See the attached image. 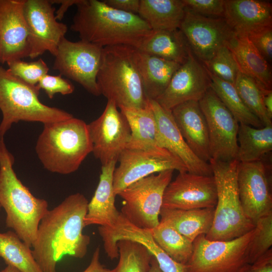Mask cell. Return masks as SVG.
Segmentation results:
<instances>
[{
    "mask_svg": "<svg viewBox=\"0 0 272 272\" xmlns=\"http://www.w3.org/2000/svg\"><path fill=\"white\" fill-rule=\"evenodd\" d=\"M119 108L126 119L130 130L126 148L160 147L156 120L148 100L144 107L121 106Z\"/></svg>",
    "mask_w": 272,
    "mask_h": 272,
    "instance_id": "obj_27",
    "label": "cell"
},
{
    "mask_svg": "<svg viewBox=\"0 0 272 272\" xmlns=\"http://www.w3.org/2000/svg\"><path fill=\"white\" fill-rule=\"evenodd\" d=\"M24 0H0V62L4 64L29 55Z\"/></svg>",
    "mask_w": 272,
    "mask_h": 272,
    "instance_id": "obj_19",
    "label": "cell"
},
{
    "mask_svg": "<svg viewBox=\"0 0 272 272\" xmlns=\"http://www.w3.org/2000/svg\"><path fill=\"white\" fill-rule=\"evenodd\" d=\"M199 103L208 125L211 159H236L239 123L211 88Z\"/></svg>",
    "mask_w": 272,
    "mask_h": 272,
    "instance_id": "obj_12",
    "label": "cell"
},
{
    "mask_svg": "<svg viewBox=\"0 0 272 272\" xmlns=\"http://www.w3.org/2000/svg\"><path fill=\"white\" fill-rule=\"evenodd\" d=\"M52 5L47 0H24L23 12L31 58L46 51L54 56L60 41L67 32V26L56 19Z\"/></svg>",
    "mask_w": 272,
    "mask_h": 272,
    "instance_id": "obj_14",
    "label": "cell"
},
{
    "mask_svg": "<svg viewBox=\"0 0 272 272\" xmlns=\"http://www.w3.org/2000/svg\"><path fill=\"white\" fill-rule=\"evenodd\" d=\"M1 209H2V208H1V206H0V211H1Z\"/></svg>",
    "mask_w": 272,
    "mask_h": 272,
    "instance_id": "obj_49",
    "label": "cell"
},
{
    "mask_svg": "<svg viewBox=\"0 0 272 272\" xmlns=\"http://www.w3.org/2000/svg\"><path fill=\"white\" fill-rule=\"evenodd\" d=\"M236 35L272 26V5L266 1L225 0L224 17Z\"/></svg>",
    "mask_w": 272,
    "mask_h": 272,
    "instance_id": "obj_22",
    "label": "cell"
},
{
    "mask_svg": "<svg viewBox=\"0 0 272 272\" xmlns=\"http://www.w3.org/2000/svg\"><path fill=\"white\" fill-rule=\"evenodd\" d=\"M137 61L143 89L148 100H155L164 92L181 65L138 49Z\"/></svg>",
    "mask_w": 272,
    "mask_h": 272,
    "instance_id": "obj_25",
    "label": "cell"
},
{
    "mask_svg": "<svg viewBox=\"0 0 272 272\" xmlns=\"http://www.w3.org/2000/svg\"><path fill=\"white\" fill-rule=\"evenodd\" d=\"M237 182L241 204L246 216L254 224L272 213V197L263 161L239 162Z\"/></svg>",
    "mask_w": 272,
    "mask_h": 272,
    "instance_id": "obj_17",
    "label": "cell"
},
{
    "mask_svg": "<svg viewBox=\"0 0 272 272\" xmlns=\"http://www.w3.org/2000/svg\"><path fill=\"white\" fill-rule=\"evenodd\" d=\"M119 261L114 272H149L153 255L142 244L126 239L117 242Z\"/></svg>",
    "mask_w": 272,
    "mask_h": 272,
    "instance_id": "obj_34",
    "label": "cell"
},
{
    "mask_svg": "<svg viewBox=\"0 0 272 272\" xmlns=\"http://www.w3.org/2000/svg\"><path fill=\"white\" fill-rule=\"evenodd\" d=\"M217 187L213 175L180 172L166 187L162 208L190 210L215 208Z\"/></svg>",
    "mask_w": 272,
    "mask_h": 272,
    "instance_id": "obj_16",
    "label": "cell"
},
{
    "mask_svg": "<svg viewBox=\"0 0 272 272\" xmlns=\"http://www.w3.org/2000/svg\"><path fill=\"white\" fill-rule=\"evenodd\" d=\"M100 249L97 247L92 255L88 266L82 272H114V269L105 267L100 260Z\"/></svg>",
    "mask_w": 272,
    "mask_h": 272,
    "instance_id": "obj_44",
    "label": "cell"
},
{
    "mask_svg": "<svg viewBox=\"0 0 272 272\" xmlns=\"http://www.w3.org/2000/svg\"><path fill=\"white\" fill-rule=\"evenodd\" d=\"M39 91L37 85L25 83L0 66V140L4 139L14 123L20 121L45 124L73 117L65 110L42 103L38 97Z\"/></svg>",
    "mask_w": 272,
    "mask_h": 272,
    "instance_id": "obj_6",
    "label": "cell"
},
{
    "mask_svg": "<svg viewBox=\"0 0 272 272\" xmlns=\"http://www.w3.org/2000/svg\"><path fill=\"white\" fill-rule=\"evenodd\" d=\"M236 272H272L271 248L253 263L245 264Z\"/></svg>",
    "mask_w": 272,
    "mask_h": 272,
    "instance_id": "obj_42",
    "label": "cell"
},
{
    "mask_svg": "<svg viewBox=\"0 0 272 272\" xmlns=\"http://www.w3.org/2000/svg\"><path fill=\"white\" fill-rule=\"evenodd\" d=\"M15 159L0 140V206L6 214V226L32 248L39 223L48 211L44 199L35 196L18 178Z\"/></svg>",
    "mask_w": 272,
    "mask_h": 272,
    "instance_id": "obj_3",
    "label": "cell"
},
{
    "mask_svg": "<svg viewBox=\"0 0 272 272\" xmlns=\"http://www.w3.org/2000/svg\"><path fill=\"white\" fill-rule=\"evenodd\" d=\"M185 8L182 0H140L138 15L153 31L179 29Z\"/></svg>",
    "mask_w": 272,
    "mask_h": 272,
    "instance_id": "obj_29",
    "label": "cell"
},
{
    "mask_svg": "<svg viewBox=\"0 0 272 272\" xmlns=\"http://www.w3.org/2000/svg\"><path fill=\"white\" fill-rule=\"evenodd\" d=\"M138 49L180 64L186 61L191 51L179 29L153 31Z\"/></svg>",
    "mask_w": 272,
    "mask_h": 272,
    "instance_id": "obj_28",
    "label": "cell"
},
{
    "mask_svg": "<svg viewBox=\"0 0 272 272\" xmlns=\"http://www.w3.org/2000/svg\"><path fill=\"white\" fill-rule=\"evenodd\" d=\"M119 164L113 175L116 195L131 183L151 174L173 170L187 171L181 160L167 150L155 147L146 149H125L121 153Z\"/></svg>",
    "mask_w": 272,
    "mask_h": 272,
    "instance_id": "obj_11",
    "label": "cell"
},
{
    "mask_svg": "<svg viewBox=\"0 0 272 272\" xmlns=\"http://www.w3.org/2000/svg\"><path fill=\"white\" fill-rule=\"evenodd\" d=\"M0 257L7 265L20 272H43L34 258L31 248L13 231L0 232Z\"/></svg>",
    "mask_w": 272,
    "mask_h": 272,
    "instance_id": "obj_31",
    "label": "cell"
},
{
    "mask_svg": "<svg viewBox=\"0 0 272 272\" xmlns=\"http://www.w3.org/2000/svg\"><path fill=\"white\" fill-rule=\"evenodd\" d=\"M211 84L206 67L191 51L186 61L176 71L164 92L155 101L171 110L187 101H199L211 88Z\"/></svg>",
    "mask_w": 272,
    "mask_h": 272,
    "instance_id": "obj_18",
    "label": "cell"
},
{
    "mask_svg": "<svg viewBox=\"0 0 272 272\" xmlns=\"http://www.w3.org/2000/svg\"><path fill=\"white\" fill-rule=\"evenodd\" d=\"M185 9L209 17L224 18L225 0H182Z\"/></svg>",
    "mask_w": 272,
    "mask_h": 272,
    "instance_id": "obj_39",
    "label": "cell"
},
{
    "mask_svg": "<svg viewBox=\"0 0 272 272\" xmlns=\"http://www.w3.org/2000/svg\"><path fill=\"white\" fill-rule=\"evenodd\" d=\"M38 88L44 91L47 96L52 99L57 93L63 95L72 94L75 90L74 86L69 80L57 76L46 75L43 77L37 85Z\"/></svg>",
    "mask_w": 272,
    "mask_h": 272,
    "instance_id": "obj_40",
    "label": "cell"
},
{
    "mask_svg": "<svg viewBox=\"0 0 272 272\" xmlns=\"http://www.w3.org/2000/svg\"><path fill=\"white\" fill-rule=\"evenodd\" d=\"M239 162L210 159L215 178L217 201L214 220L206 238L212 241H228L240 237L255 227L245 215L239 198L237 172Z\"/></svg>",
    "mask_w": 272,
    "mask_h": 272,
    "instance_id": "obj_7",
    "label": "cell"
},
{
    "mask_svg": "<svg viewBox=\"0 0 272 272\" xmlns=\"http://www.w3.org/2000/svg\"><path fill=\"white\" fill-rule=\"evenodd\" d=\"M148 101L156 120L159 147L179 159L188 172L212 175L210 163L196 156L186 143L175 123L171 111L164 108L155 100Z\"/></svg>",
    "mask_w": 272,
    "mask_h": 272,
    "instance_id": "obj_20",
    "label": "cell"
},
{
    "mask_svg": "<svg viewBox=\"0 0 272 272\" xmlns=\"http://www.w3.org/2000/svg\"><path fill=\"white\" fill-rule=\"evenodd\" d=\"M256 232L249 245L248 261L253 263L271 248L272 245V213L258 219Z\"/></svg>",
    "mask_w": 272,
    "mask_h": 272,
    "instance_id": "obj_37",
    "label": "cell"
},
{
    "mask_svg": "<svg viewBox=\"0 0 272 272\" xmlns=\"http://www.w3.org/2000/svg\"><path fill=\"white\" fill-rule=\"evenodd\" d=\"M92 150L88 124L74 117L44 124L35 146L43 167L63 175L76 171Z\"/></svg>",
    "mask_w": 272,
    "mask_h": 272,
    "instance_id": "obj_4",
    "label": "cell"
},
{
    "mask_svg": "<svg viewBox=\"0 0 272 272\" xmlns=\"http://www.w3.org/2000/svg\"><path fill=\"white\" fill-rule=\"evenodd\" d=\"M137 48L128 45L103 48L97 82L101 95L120 107L147 104L137 61Z\"/></svg>",
    "mask_w": 272,
    "mask_h": 272,
    "instance_id": "obj_5",
    "label": "cell"
},
{
    "mask_svg": "<svg viewBox=\"0 0 272 272\" xmlns=\"http://www.w3.org/2000/svg\"><path fill=\"white\" fill-rule=\"evenodd\" d=\"M116 162L102 165L99 181L91 200L84 219L85 226L98 225L112 228L117 223L121 213L115 205L113 175Z\"/></svg>",
    "mask_w": 272,
    "mask_h": 272,
    "instance_id": "obj_23",
    "label": "cell"
},
{
    "mask_svg": "<svg viewBox=\"0 0 272 272\" xmlns=\"http://www.w3.org/2000/svg\"><path fill=\"white\" fill-rule=\"evenodd\" d=\"M79 0H57L50 1L51 3L53 4H60V7L56 12L55 17L57 20H61L66 12L67 9L72 6L76 4L79 2Z\"/></svg>",
    "mask_w": 272,
    "mask_h": 272,
    "instance_id": "obj_45",
    "label": "cell"
},
{
    "mask_svg": "<svg viewBox=\"0 0 272 272\" xmlns=\"http://www.w3.org/2000/svg\"><path fill=\"white\" fill-rule=\"evenodd\" d=\"M255 232V227L228 241H212L205 234L198 236L193 242V252L185 264L186 272H236L249 263V247Z\"/></svg>",
    "mask_w": 272,
    "mask_h": 272,
    "instance_id": "obj_9",
    "label": "cell"
},
{
    "mask_svg": "<svg viewBox=\"0 0 272 272\" xmlns=\"http://www.w3.org/2000/svg\"><path fill=\"white\" fill-rule=\"evenodd\" d=\"M257 50L269 63L272 60V26L252 32L246 35Z\"/></svg>",
    "mask_w": 272,
    "mask_h": 272,
    "instance_id": "obj_41",
    "label": "cell"
},
{
    "mask_svg": "<svg viewBox=\"0 0 272 272\" xmlns=\"http://www.w3.org/2000/svg\"><path fill=\"white\" fill-rule=\"evenodd\" d=\"M227 46L232 52L239 72L267 90H272V75L269 63L246 35L234 34Z\"/></svg>",
    "mask_w": 272,
    "mask_h": 272,
    "instance_id": "obj_24",
    "label": "cell"
},
{
    "mask_svg": "<svg viewBox=\"0 0 272 272\" xmlns=\"http://www.w3.org/2000/svg\"><path fill=\"white\" fill-rule=\"evenodd\" d=\"M149 272H162L156 259L153 256L151 262Z\"/></svg>",
    "mask_w": 272,
    "mask_h": 272,
    "instance_id": "obj_47",
    "label": "cell"
},
{
    "mask_svg": "<svg viewBox=\"0 0 272 272\" xmlns=\"http://www.w3.org/2000/svg\"><path fill=\"white\" fill-rule=\"evenodd\" d=\"M215 208L190 210L161 208L160 223L171 227L192 242L199 235H205L212 226Z\"/></svg>",
    "mask_w": 272,
    "mask_h": 272,
    "instance_id": "obj_26",
    "label": "cell"
},
{
    "mask_svg": "<svg viewBox=\"0 0 272 272\" xmlns=\"http://www.w3.org/2000/svg\"><path fill=\"white\" fill-rule=\"evenodd\" d=\"M149 230L156 242L171 258L186 264L193 252V242L164 223L160 222Z\"/></svg>",
    "mask_w": 272,
    "mask_h": 272,
    "instance_id": "obj_33",
    "label": "cell"
},
{
    "mask_svg": "<svg viewBox=\"0 0 272 272\" xmlns=\"http://www.w3.org/2000/svg\"><path fill=\"white\" fill-rule=\"evenodd\" d=\"M236 160L249 163L262 161L272 150V125L257 128L239 124Z\"/></svg>",
    "mask_w": 272,
    "mask_h": 272,
    "instance_id": "obj_30",
    "label": "cell"
},
{
    "mask_svg": "<svg viewBox=\"0 0 272 272\" xmlns=\"http://www.w3.org/2000/svg\"><path fill=\"white\" fill-rule=\"evenodd\" d=\"M202 63L212 74L234 85L240 72L234 55L227 45L220 48L209 60Z\"/></svg>",
    "mask_w": 272,
    "mask_h": 272,
    "instance_id": "obj_36",
    "label": "cell"
},
{
    "mask_svg": "<svg viewBox=\"0 0 272 272\" xmlns=\"http://www.w3.org/2000/svg\"><path fill=\"white\" fill-rule=\"evenodd\" d=\"M0 272H20L19 270L17 269L16 268L10 266V265H7V266L0 271Z\"/></svg>",
    "mask_w": 272,
    "mask_h": 272,
    "instance_id": "obj_48",
    "label": "cell"
},
{
    "mask_svg": "<svg viewBox=\"0 0 272 272\" xmlns=\"http://www.w3.org/2000/svg\"><path fill=\"white\" fill-rule=\"evenodd\" d=\"M263 102L267 114L272 119V90L264 91Z\"/></svg>",
    "mask_w": 272,
    "mask_h": 272,
    "instance_id": "obj_46",
    "label": "cell"
},
{
    "mask_svg": "<svg viewBox=\"0 0 272 272\" xmlns=\"http://www.w3.org/2000/svg\"><path fill=\"white\" fill-rule=\"evenodd\" d=\"M71 29L81 40L102 48L128 45L139 49L153 30L138 14L110 7L103 1L79 0Z\"/></svg>",
    "mask_w": 272,
    "mask_h": 272,
    "instance_id": "obj_2",
    "label": "cell"
},
{
    "mask_svg": "<svg viewBox=\"0 0 272 272\" xmlns=\"http://www.w3.org/2000/svg\"><path fill=\"white\" fill-rule=\"evenodd\" d=\"M171 111L189 147L199 159L209 163L211 156L208 125L199 101L182 103Z\"/></svg>",
    "mask_w": 272,
    "mask_h": 272,
    "instance_id": "obj_21",
    "label": "cell"
},
{
    "mask_svg": "<svg viewBox=\"0 0 272 272\" xmlns=\"http://www.w3.org/2000/svg\"><path fill=\"white\" fill-rule=\"evenodd\" d=\"M88 202L81 193L71 194L41 220L32 250L43 272H56L58 262L65 255H86L90 237L83 231Z\"/></svg>",
    "mask_w": 272,
    "mask_h": 272,
    "instance_id": "obj_1",
    "label": "cell"
},
{
    "mask_svg": "<svg viewBox=\"0 0 272 272\" xmlns=\"http://www.w3.org/2000/svg\"><path fill=\"white\" fill-rule=\"evenodd\" d=\"M88 124L95 158L100 160L102 166L117 162L126 148L130 130L115 103L108 100L101 115Z\"/></svg>",
    "mask_w": 272,
    "mask_h": 272,
    "instance_id": "obj_13",
    "label": "cell"
},
{
    "mask_svg": "<svg viewBox=\"0 0 272 272\" xmlns=\"http://www.w3.org/2000/svg\"><path fill=\"white\" fill-rule=\"evenodd\" d=\"M107 5L115 9L134 14H138L140 0H104Z\"/></svg>",
    "mask_w": 272,
    "mask_h": 272,
    "instance_id": "obj_43",
    "label": "cell"
},
{
    "mask_svg": "<svg viewBox=\"0 0 272 272\" xmlns=\"http://www.w3.org/2000/svg\"><path fill=\"white\" fill-rule=\"evenodd\" d=\"M179 29L194 55L202 63L227 45L235 34L224 18L206 17L186 9Z\"/></svg>",
    "mask_w": 272,
    "mask_h": 272,
    "instance_id": "obj_15",
    "label": "cell"
},
{
    "mask_svg": "<svg viewBox=\"0 0 272 272\" xmlns=\"http://www.w3.org/2000/svg\"><path fill=\"white\" fill-rule=\"evenodd\" d=\"M207 71L211 80V88L239 124L257 128L264 126L245 105L234 85L219 79Z\"/></svg>",
    "mask_w": 272,
    "mask_h": 272,
    "instance_id": "obj_32",
    "label": "cell"
},
{
    "mask_svg": "<svg viewBox=\"0 0 272 272\" xmlns=\"http://www.w3.org/2000/svg\"><path fill=\"white\" fill-rule=\"evenodd\" d=\"M173 171L151 174L120 191L117 195L124 200L120 213L125 219L140 228L151 230L156 227L160 223L164 193Z\"/></svg>",
    "mask_w": 272,
    "mask_h": 272,
    "instance_id": "obj_8",
    "label": "cell"
},
{
    "mask_svg": "<svg viewBox=\"0 0 272 272\" xmlns=\"http://www.w3.org/2000/svg\"><path fill=\"white\" fill-rule=\"evenodd\" d=\"M8 70L25 83L36 86L41 79L47 74L49 68L41 58L32 62L17 59L7 63Z\"/></svg>",
    "mask_w": 272,
    "mask_h": 272,
    "instance_id": "obj_38",
    "label": "cell"
},
{
    "mask_svg": "<svg viewBox=\"0 0 272 272\" xmlns=\"http://www.w3.org/2000/svg\"><path fill=\"white\" fill-rule=\"evenodd\" d=\"M234 86L245 105L263 125H272V119L267 114L263 102V92L267 89L252 78L240 72Z\"/></svg>",
    "mask_w": 272,
    "mask_h": 272,
    "instance_id": "obj_35",
    "label": "cell"
},
{
    "mask_svg": "<svg viewBox=\"0 0 272 272\" xmlns=\"http://www.w3.org/2000/svg\"><path fill=\"white\" fill-rule=\"evenodd\" d=\"M103 48L80 40L72 41L63 37L54 55L53 68L59 74L80 84L90 94L101 95L97 76Z\"/></svg>",
    "mask_w": 272,
    "mask_h": 272,
    "instance_id": "obj_10",
    "label": "cell"
}]
</instances>
